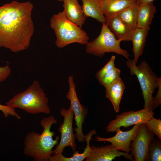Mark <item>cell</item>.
Returning <instances> with one entry per match:
<instances>
[{
	"label": "cell",
	"instance_id": "44dd1931",
	"mask_svg": "<svg viewBox=\"0 0 161 161\" xmlns=\"http://www.w3.org/2000/svg\"><path fill=\"white\" fill-rule=\"evenodd\" d=\"M139 6L135 4L122 10L117 14L119 18L132 29L137 27Z\"/></svg>",
	"mask_w": 161,
	"mask_h": 161
},
{
	"label": "cell",
	"instance_id": "30bf717a",
	"mask_svg": "<svg viewBox=\"0 0 161 161\" xmlns=\"http://www.w3.org/2000/svg\"><path fill=\"white\" fill-rule=\"evenodd\" d=\"M154 134L145 123L139 130L130 145L131 154L135 161H148V148Z\"/></svg>",
	"mask_w": 161,
	"mask_h": 161
},
{
	"label": "cell",
	"instance_id": "d6986e66",
	"mask_svg": "<svg viewBox=\"0 0 161 161\" xmlns=\"http://www.w3.org/2000/svg\"><path fill=\"white\" fill-rule=\"evenodd\" d=\"M96 134V131L95 129L89 131L86 135H85V141L86 145L83 152L80 154L78 151H76L73 154L72 156L70 157H66L62 154L53 155H52L50 157L49 161H82L88 157L91 151L89 144L90 140H92L93 135Z\"/></svg>",
	"mask_w": 161,
	"mask_h": 161
},
{
	"label": "cell",
	"instance_id": "ac0fdd59",
	"mask_svg": "<svg viewBox=\"0 0 161 161\" xmlns=\"http://www.w3.org/2000/svg\"><path fill=\"white\" fill-rule=\"evenodd\" d=\"M105 17L117 14L123 10L137 4L136 0H101Z\"/></svg>",
	"mask_w": 161,
	"mask_h": 161
},
{
	"label": "cell",
	"instance_id": "ffe728a7",
	"mask_svg": "<svg viewBox=\"0 0 161 161\" xmlns=\"http://www.w3.org/2000/svg\"><path fill=\"white\" fill-rule=\"evenodd\" d=\"M156 11L153 2L139 6L137 27L144 28L150 27Z\"/></svg>",
	"mask_w": 161,
	"mask_h": 161
},
{
	"label": "cell",
	"instance_id": "8fae6325",
	"mask_svg": "<svg viewBox=\"0 0 161 161\" xmlns=\"http://www.w3.org/2000/svg\"><path fill=\"white\" fill-rule=\"evenodd\" d=\"M140 126V124L135 125L131 129L126 131H123L119 128L115 131L116 134L112 137L103 138L98 136L95 137V139L96 141L109 142L117 150L129 153L131 142L135 137Z\"/></svg>",
	"mask_w": 161,
	"mask_h": 161
},
{
	"label": "cell",
	"instance_id": "4fadbf2b",
	"mask_svg": "<svg viewBox=\"0 0 161 161\" xmlns=\"http://www.w3.org/2000/svg\"><path fill=\"white\" fill-rule=\"evenodd\" d=\"M105 23L117 39L121 41L131 40L134 30L123 22L117 14L105 17Z\"/></svg>",
	"mask_w": 161,
	"mask_h": 161
},
{
	"label": "cell",
	"instance_id": "9c48e42d",
	"mask_svg": "<svg viewBox=\"0 0 161 161\" xmlns=\"http://www.w3.org/2000/svg\"><path fill=\"white\" fill-rule=\"evenodd\" d=\"M149 108L136 111L123 112L116 116L115 118L111 120L106 128L107 133L114 132L118 128H127L137 124L145 123L154 117V113Z\"/></svg>",
	"mask_w": 161,
	"mask_h": 161
},
{
	"label": "cell",
	"instance_id": "5bb4252c",
	"mask_svg": "<svg viewBox=\"0 0 161 161\" xmlns=\"http://www.w3.org/2000/svg\"><path fill=\"white\" fill-rule=\"evenodd\" d=\"M64 10L67 18L81 27L86 20L78 0H63Z\"/></svg>",
	"mask_w": 161,
	"mask_h": 161
},
{
	"label": "cell",
	"instance_id": "3957f363",
	"mask_svg": "<svg viewBox=\"0 0 161 161\" xmlns=\"http://www.w3.org/2000/svg\"><path fill=\"white\" fill-rule=\"evenodd\" d=\"M48 102L39 83L34 80L25 90L14 95L6 105L21 109L32 114H48L50 113Z\"/></svg>",
	"mask_w": 161,
	"mask_h": 161
},
{
	"label": "cell",
	"instance_id": "8992f818",
	"mask_svg": "<svg viewBox=\"0 0 161 161\" xmlns=\"http://www.w3.org/2000/svg\"><path fill=\"white\" fill-rule=\"evenodd\" d=\"M102 24L99 35L86 44V52L102 58L106 53L113 52L123 56L128 60H130L128 51L120 47L121 41L116 38L105 23Z\"/></svg>",
	"mask_w": 161,
	"mask_h": 161
},
{
	"label": "cell",
	"instance_id": "6da1fadb",
	"mask_svg": "<svg viewBox=\"0 0 161 161\" xmlns=\"http://www.w3.org/2000/svg\"><path fill=\"white\" fill-rule=\"evenodd\" d=\"M30 1H13L0 6V47L16 52L26 50L34 31Z\"/></svg>",
	"mask_w": 161,
	"mask_h": 161
},
{
	"label": "cell",
	"instance_id": "484cf974",
	"mask_svg": "<svg viewBox=\"0 0 161 161\" xmlns=\"http://www.w3.org/2000/svg\"><path fill=\"white\" fill-rule=\"evenodd\" d=\"M0 110L3 113L5 117L10 115L16 117L18 120L21 119V116L16 112L15 109L7 105H3L0 103Z\"/></svg>",
	"mask_w": 161,
	"mask_h": 161
},
{
	"label": "cell",
	"instance_id": "7a4b0ae2",
	"mask_svg": "<svg viewBox=\"0 0 161 161\" xmlns=\"http://www.w3.org/2000/svg\"><path fill=\"white\" fill-rule=\"evenodd\" d=\"M57 122L52 116L42 119L40 121V124L43 128L42 132L40 134L32 131L26 135L24 153L35 161H49L52 149L58 144L60 139V137L57 136L53 139L55 133L50 130L52 125Z\"/></svg>",
	"mask_w": 161,
	"mask_h": 161
},
{
	"label": "cell",
	"instance_id": "603a6c76",
	"mask_svg": "<svg viewBox=\"0 0 161 161\" xmlns=\"http://www.w3.org/2000/svg\"><path fill=\"white\" fill-rule=\"evenodd\" d=\"M120 70L116 67L98 80L100 84L106 88L112 83L120 77Z\"/></svg>",
	"mask_w": 161,
	"mask_h": 161
},
{
	"label": "cell",
	"instance_id": "cb8c5ba5",
	"mask_svg": "<svg viewBox=\"0 0 161 161\" xmlns=\"http://www.w3.org/2000/svg\"><path fill=\"white\" fill-rule=\"evenodd\" d=\"M145 124L156 135L158 138L161 140V120L154 117L148 120Z\"/></svg>",
	"mask_w": 161,
	"mask_h": 161
},
{
	"label": "cell",
	"instance_id": "52a82bcc",
	"mask_svg": "<svg viewBox=\"0 0 161 161\" xmlns=\"http://www.w3.org/2000/svg\"><path fill=\"white\" fill-rule=\"evenodd\" d=\"M69 90L66 97L70 102V106L75 116L76 128L74 130L75 132V139L79 142L85 141V135L82 130L83 125L85 121L89 111L88 109L82 104L78 97L76 90V85L72 75L69 76L68 78Z\"/></svg>",
	"mask_w": 161,
	"mask_h": 161
},
{
	"label": "cell",
	"instance_id": "f546056e",
	"mask_svg": "<svg viewBox=\"0 0 161 161\" xmlns=\"http://www.w3.org/2000/svg\"><path fill=\"white\" fill-rule=\"evenodd\" d=\"M57 1H60V2H61V1H62L63 0H56Z\"/></svg>",
	"mask_w": 161,
	"mask_h": 161
},
{
	"label": "cell",
	"instance_id": "4316f807",
	"mask_svg": "<svg viewBox=\"0 0 161 161\" xmlns=\"http://www.w3.org/2000/svg\"><path fill=\"white\" fill-rule=\"evenodd\" d=\"M11 73V69L8 63L4 66H0V83L6 80Z\"/></svg>",
	"mask_w": 161,
	"mask_h": 161
},
{
	"label": "cell",
	"instance_id": "2e32d148",
	"mask_svg": "<svg viewBox=\"0 0 161 161\" xmlns=\"http://www.w3.org/2000/svg\"><path fill=\"white\" fill-rule=\"evenodd\" d=\"M150 27L144 28L136 27L134 30L131 41L132 43L133 59L137 64L139 58L143 54L146 38Z\"/></svg>",
	"mask_w": 161,
	"mask_h": 161
},
{
	"label": "cell",
	"instance_id": "277c9868",
	"mask_svg": "<svg viewBox=\"0 0 161 161\" xmlns=\"http://www.w3.org/2000/svg\"><path fill=\"white\" fill-rule=\"evenodd\" d=\"M50 24L55 34V44L58 48L73 43L86 45L89 42V37L86 33L69 20L63 11L52 15Z\"/></svg>",
	"mask_w": 161,
	"mask_h": 161
},
{
	"label": "cell",
	"instance_id": "7c38bea8",
	"mask_svg": "<svg viewBox=\"0 0 161 161\" xmlns=\"http://www.w3.org/2000/svg\"><path fill=\"white\" fill-rule=\"evenodd\" d=\"M90 148L89 156L86 159V161H112L122 156L126 159L134 161L131 154L117 150L111 144L100 147L93 145L90 146Z\"/></svg>",
	"mask_w": 161,
	"mask_h": 161
},
{
	"label": "cell",
	"instance_id": "d4e9b609",
	"mask_svg": "<svg viewBox=\"0 0 161 161\" xmlns=\"http://www.w3.org/2000/svg\"><path fill=\"white\" fill-rule=\"evenodd\" d=\"M115 58V55L112 56L106 64L97 72L95 76L98 80L116 67L114 64Z\"/></svg>",
	"mask_w": 161,
	"mask_h": 161
},
{
	"label": "cell",
	"instance_id": "ba28073f",
	"mask_svg": "<svg viewBox=\"0 0 161 161\" xmlns=\"http://www.w3.org/2000/svg\"><path fill=\"white\" fill-rule=\"evenodd\" d=\"M60 112L64 120L58 129V132L61 134V138L55 149L52 151V155H53L62 154L66 147H70L73 152L76 150L75 138L72 126L74 114L72 108L70 105L68 109H61Z\"/></svg>",
	"mask_w": 161,
	"mask_h": 161
},
{
	"label": "cell",
	"instance_id": "9a60e30c",
	"mask_svg": "<svg viewBox=\"0 0 161 161\" xmlns=\"http://www.w3.org/2000/svg\"><path fill=\"white\" fill-rule=\"evenodd\" d=\"M125 88L123 81L120 77L105 88L106 97L111 101L116 113L119 111L120 101Z\"/></svg>",
	"mask_w": 161,
	"mask_h": 161
},
{
	"label": "cell",
	"instance_id": "7402d4cb",
	"mask_svg": "<svg viewBox=\"0 0 161 161\" xmlns=\"http://www.w3.org/2000/svg\"><path fill=\"white\" fill-rule=\"evenodd\" d=\"M148 160L150 161L161 160V140L154 137L148 148Z\"/></svg>",
	"mask_w": 161,
	"mask_h": 161
},
{
	"label": "cell",
	"instance_id": "83f0119b",
	"mask_svg": "<svg viewBox=\"0 0 161 161\" xmlns=\"http://www.w3.org/2000/svg\"><path fill=\"white\" fill-rule=\"evenodd\" d=\"M158 88V90L156 95L153 99V106L154 109L161 104V79L159 81Z\"/></svg>",
	"mask_w": 161,
	"mask_h": 161
},
{
	"label": "cell",
	"instance_id": "e0dca14e",
	"mask_svg": "<svg viewBox=\"0 0 161 161\" xmlns=\"http://www.w3.org/2000/svg\"><path fill=\"white\" fill-rule=\"evenodd\" d=\"M81 0L82 8L86 18H91L102 23L105 22L101 0Z\"/></svg>",
	"mask_w": 161,
	"mask_h": 161
},
{
	"label": "cell",
	"instance_id": "f1b7e54d",
	"mask_svg": "<svg viewBox=\"0 0 161 161\" xmlns=\"http://www.w3.org/2000/svg\"><path fill=\"white\" fill-rule=\"evenodd\" d=\"M156 0H136L137 4L139 6H141L144 4L153 2Z\"/></svg>",
	"mask_w": 161,
	"mask_h": 161
},
{
	"label": "cell",
	"instance_id": "5b68a950",
	"mask_svg": "<svg viewBox=\"0 0 161 161\" xmlns=\"http://www.w3.org/2000/svg\"><path fill=\"white\" fill-rule=\"evenodd\" d=\"M126 65L130 70L131 75H135L140 83L144 101V108H149L154 110L153 95L158 88L161 78L157 76L145 61L137 65L133 59L128 60Z\"/></svg>",
	"mask_w": 161,
	"mask_h": 161
}]
</instances>
